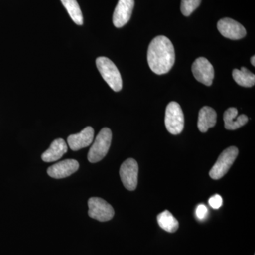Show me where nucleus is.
I'll return each mask as SVG.
<instances>
[{"mask_svg":"<svg viewBox=\"0 0 255 255\" xmlns=\"http://www.w3.org/2000/svg\"><path fill=\"white\" fill-rule=\"evenodd\" d=\"M147 58L153 73L157 75L168 73L175 61L173 44L166 36L155 37L149 45Z\"/></svg>","mask_w":255,"mask_h":255,"instance_id":"f257e3e1","label":"nucleus"},{"mask_svg":"<svg viewBox=\"0 0 255 255\" xmlns=\"http://www.w3.org/2000/svg\"><path fill=\"white\" fill-rule=\"evenodd\" d=\"M96 65L102 78L108 84L109 86L114 92L121 91L123 86V82L120 72L115 64L108 58L100 57L96 60Z\"/></svg>","mask_w":255,"mask_h":255,"instance_id":"f03ea898","label":"nucleus"},{"mask_svg":"<svg viewBox=\"0 0 255 255\" xmlns=\"http://www.w3.org/2000/svg\"><path fill=\"white\" fill-rule=\"evenodd\" d=\"M112 140V132L108 128H104L99 132L90 147L87 158L91 163L100 162L108 153Z\"/></svg>","mask_w":255,"mask_h":255,"instance_id":"7ed1b4c3","label":"nucleus"},{"mask_svg":"<svg viewBox=\"0 0 255 255\" xmlns=\"http://www.w3.org/2000/svg\"><path fill=\"white\" fill-rule=\"evenodd\" d=\"M238 155V149L235 146L228 147L220 155L216 163L209 172V176L215 180L226 175Z\"/></svg>","mask_w":255,"mask_h":255,"instance_id":"20e7f679","label":"nucleus"},{"mask_svg":"<svg viewBox=\"0 0 255 255\" xmlns=\"http://www.w3.org/2000/svg\"><path fill=\"white\" fill-rule=\"evenodd\" d=\"M165 127L172 135L182 132L184 127V117L180 105L176 102H171L167 106L164 119Z\"/></svg>","mask_w":255,"mask_h":255,"instance_id":"39448f33","label":"nucleus"},{"mask_svg":"<svg viewBox=\"0 0 255 255\" xmlns=\"http://www.w3.org/2000/svg\"><path fill=\"white\" fill-rule=\"evenodd\" d=\"M88 214L92 219L100 222H106L113 219V207L102 198H90L88 201Z\"/></svg>","mask_w":255,"mask_h":255,"instance_id":"423d86ee","label":"nucleus"},{"mask_svg":"<svg viewBox=\"0 0 255 255\" xmlns=\"http://www.w3.org/2000/svg\"><path fill=\"white\" fill-rule=\"evenodd\" d=\"M193 75L196 80L206 86H211L214 78V69L205 58H197L192 65Z\"/></svg>","mask_w":255,"mask_h":255,"instance_id":"0eeeda50","label":"nucleus"},{"mask_svg":"<svg viewBox=\"0 0 255 255\" xmlns=\"http://www.w3.org/2000/svg\"><path fill=\"white\" fill-rule=\"evenodd\" d=\"M119 173L126 189L129 191H133L136 189L138 165L135 159L129 158L124 161V163L121 166Z\"/></svg>","mask_w":255,"mask_h":255,"instance_id":"6e6552de","label":"nucleus"},{"mask_svg":"<svg viewBox=\"0 0 255 255\" xmlns=\"http://www.w3.org/2000/svg\"><path fill=\"white\" fill-rule=\"evenodd\" d=\"M217 28L223 36L231 40H239L246 36L243 25L231 18H223L217 23Z\"/></svg>","mask_w":255,"mask_h":255,"instance_id":"1a4fd4ad","label":"nucleus"},{"mask_svg":"<svg viewBox=\"0 0 255 255\" xmlns=\"http://www.w3.org/2000/svg\"><path fill=\"white\" fill-rule=\"evenodd\" d=\"M134 4V0H119L113 14V23L116 27H123L128 22L131 17Z\"/></svg>","mask_w":255,"mask_h":255,"instance_id":"9d476101","label":"nucleus"},{"mask_svg":"<svg viewBox=\"0 0 255 255\" xmlns=\"http://www.w3.org/2000/svg\"><path fill=\"white\" fill-rule=\"evenodd\" d=\"M80 164L73 159H65L50 166L47 170L48 175L54 179H63L72 175L78 170Z\"/></svg>","mask_w":255,"mask_h":255,"instance_id":"9b49d317","label":"nucleus"},{"mask_svg":"<svg viewBox=\"0 0 255 255\" xmlns=\"http://www.w3.org/2000/svg\"><path fill=\"white\" fill-rule=\"evenodd\" d=\"M95 130L93 128L87 127L79 133L70 135L68 137V143L70 149L78 151L80 149L88 147L92 143L94 140Z\"/></svg>","mask_w":255,"mask_h":255,"instance_id":"f8f14e48","label":"nucleus"},{"mask_svg":"<svg viewBox=\"0 0 255 255\" xmlns=\"http://www.w3.org/2000/svg\"><path fill=\"white\" fill-rule=\"evenodd\" d=\"M68 151V145L62 138L55 139L52 142L49 148L43 152L41 158L44 162H52L58 160Z\"/></svg>","mask_w":255,"mask_h":255,"instance_id":"ddd939ff","label":"nucleus"},{"mask_svg":"<svg viewBox=\"0 0 255 255\" xmlns=\"http://www.w3.org/2000/svg\"><path fill=\"white\" fill-rule=\"evenodd\" d=\"M237 109L234 107L228 109L223 114L225 128L227 130H236L243 126L246 125L248 122V118L245 114L238 116Z\"/></svg>","mask_w":255,"mask_h":255,"instance_id":"4468645a","label":"nucleus"},{"mask_svg":"<svg viewBox=\"0 0 255 255\" xmlns=\"http://www.w3.org/2000/svg\"><path fill=\"white\" fill-rule=\"evenodd\" d=\"M217 121V114L214 109L204 107L201 109L198 119V128L201 132H206L210 128L215 127Z\"/></svg>","mask_w":255,"mask_h":255,"instance_id":"2eb2a0df","label":"nucleus"},{"mask_svg":"<svg viewBox=\"0 0 255 255\" xmlns=\"http://www.w3.org/2000/svg\"><path fill=\"white\" fill-rule=\"evenodd\" d=\"M157 219L159 227L167 232L174 233L179 228V224L177 220L167 210L158 214Z\"/></svg>","mask_w":255,"mask_h":255,"instance_id":"dca6fc26","label":"nucleus"},{"mask_svg":"<svg viewBox=\"0 0 255 255\" xmlns=\"http://www.w3.org/2000/svg\"><path fill=\"white\" fill-rule=\"evenodd\" d=\"M233 77L235 81L241 87H252L255 83V74L251 73L248 69L241 68V70L235 69L233 71Z\"/></svg>","mask_w":255,"mask_h":255,"instance_id":"f3484780","label":"nucleus"},{"mask_svg":"<svg viewBox=\"0 0 255 255\" xmlns=\"http://www.w3.org/2000/svg\"><path fill=\"white\" fill-rule=\"evenodd\" d=\"M60 1L74 22L80 26L83 24V16L77 0H60Z\"/></svg>","mask_w":255,"mask_h":255,"instance_id":"a211bd4d","label":"nucleus"},{"mask_svg":"<svg viewBox=\"0 0 255 255\" xmlns=\"http://www.w3.org/2000/svg\"><path fill=\"white\" fill-rule=\"evenodd\" d=\"M201 0H182L181 11L186 16H190L200 5Z\"/></svg>","mask_w":255,"mask_h":255,"instance_id":"6ab92c4d","label":"nucleus"},{"mask_svg":"<svg viewBox=\"0 0 255 255\" xmlns=\"http://www.w3.org/2000/svg\"><path fill=\"white\" fill-rule=\"evenodd\" d=\"M209 205L214 209H219L221 206H222L223 204V199L222 197L221 196L219 195V194H216L212 197L210 198L209 201Z\"/></svg>","mask_w":255,"mask_h":255,"instance_id":"aec40b11","label":"nucleus"},{"mask_svg":"<svg viewBox=\"0 0 255 255\" xmlns=\"http://www.w3.org/2000/svg\"><path fill=\"white\" fill-rule=\"evenodd\" d=\"M207 214V207H206L205 205H204V204H200V205L198 206L197 208H196V215L198 219L200 220L204 219Z\"/></svg>","mask_w":255,"mask_h":255,"instance_id":"412c9836","label":"nucleus"},{"mask_svg":"<svg viewBox=\"0 0 255 255\" xmlns=\"http://www.w3.org/2000/svg\"><path fill=\"white\" fill-rule=\"evenodd\" d=\"M255 55H253V56L252 57L251 60V64H252V65H253V66H255Z\"/></svg>","mask_w":255,"mask_h":255,"instance_id":"4be33fe9","label":"nucleus"}]
</instances>
